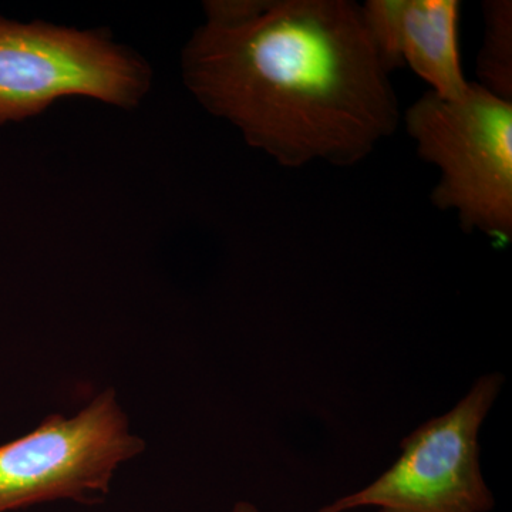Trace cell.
<instances>
[{"instance_id":"1","label":"cell","mask_w":512,"mask_h":512,"mask_svg":"<svg viewBox=\"0 0 512 512\" xmlns=\"http://www.w3.org/2000/svg\"><path fill=\"white\" fill-rule=\"evenodd\" d=\"M183 52L208 113L282 167L359 164L392 136L399 101L352 0H210Z\"/></svg>"},{"instance_id":"2","label":"cell","mask_w":512,"mask_h":512,"mask_svg":"<svg viewBox=\"0 0 512 512\" xmlns=\"http://www.w3.org/2000/svg\"><path fill=\"white\" fill-rule=\"evenodd\" d=\"M417 154L440 170L431 202L466 232L512 241V101L478 83L447 99L426 92L404 114Z\"/></svg>"},{"instance_id":"3","label":"cell","mask_w":512,"mask_h":512,"mask_svg":"<svg viewBox=\"0 0 512 512\" xmlns=\"http://www.w3.org/2000/svg\"><path fill=\"white\" fill-rule=\"evenodd\" d=\"M150 86L148 64L104 30L0 18V124L72 96L133 109Z\"/></svg>"},{"instance_id":"4","label":"cell","mask_w":512,"mask_h":512,"mask_svg":"<svg viewBox=\"0 0 512 512\" xmlns=\"http://www.w3.org/2000/svg\"><path fill=\"white\" fill-rule=\"evenodd\" d=\"M503 376L485 375L453 410L402 441V456L363 490L318 512L375 507L377 512H490L494 497L481 474L478 431Z\"/></svg>"},{"instance_id":"5","label":"cell","mask_w":512,"mask_h":512,"mask_svg":"<svg viewBox=\"0 0 512 512\" xmlns=\"http://www.w3.org/2000/svg\"><path fill=\"white\" fill-rule=\"evenodd\" d=\"M143 450L107 390L72 419L46 417L32 433L0 446V512L59 498L96 501L117 467Z\"/></svg>"},{"instance_id":"6","label":"cell","mask_w":512,"mask_h":512,"mask_svg":"<svg viewBox=\"0 0 512 512\" xmlns=\"http://www.w3.org/2000/svg\"><path fill=\"white\" fill-rule=\"evenodd\" d=\"M457 0H367L363 20L387 72L409 66L430 92L457 99L468 89L458 50Z\"/></svg>"},{"instance_id":"7","label":"cell","mask_w":512,"mask_h":512,"mask_svg":"<svg viewBox=\"0 0 512 512\" xmlns=\"http://www.w3.org/2000/svg\"><path fill=\"white\" fill-rule=\"evenodd\" d=\"M484 42L477 59L480 86L500 99L512 101V3H483Z\"/></svg>"},{"instance_id":"8","label":"cell","mask_w":512,"mask_h":512,"mask_svg":"<svg viewBox=\"0 0 512 512\" xmlns=\"http://www.w3.org/2000/svg\"><path fill=\"white\" fill-rule=\"evenodd\" d=\"M232 512H259L258 508H255L254 505L245 503V501H242V503H238L234 507V511Z\"/></svg>"}]
</instances>
